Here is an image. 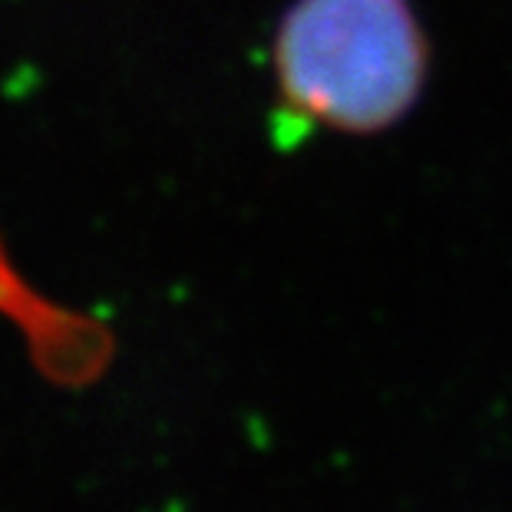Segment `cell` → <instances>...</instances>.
Here are the masks:
<instances>
[{
  "mask_svg": "<svg viewBox=\"0 0 512 512\" xmlns=\"http://www.w3.org/2000/svg\"><path fill=\"white\" fill-rule=\"evenodd\" d=\"M271 70L288 119L367 136L417 106L430 47L410 0H294Z\"/></svg>",
  "mask_w": 512,
  "mask_h": 512,
  "instance_id": "1",
  "label": "cell"
}]
</instances>
